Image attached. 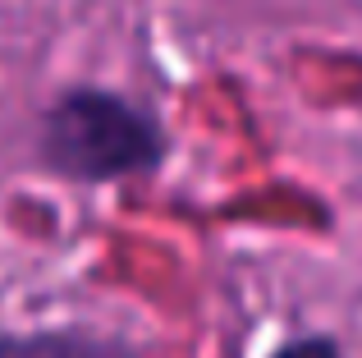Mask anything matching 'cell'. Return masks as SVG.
Wrapping results in <instances>:
<instances>
[{
  "instance_id": "cell-1",
  "label": "cell",
  "mask_w": 362,
  "mask_h": 358,
  "mask_svg": "<svg viewBox=\"0 0 362 358\" xmlns=\"http://www.w3.org/2000/svg\"><path fill=\"white\" fill-rule=\"evenodd\" d=\"M33 156L64 184H119L156 175L170 161V134L142 101L78 83L37 115Z\"/></svg>"
},
{
  "instance_id": "cell-2",
  "label": "cell",
  "mask_w": 362,
  "mask_h": 358,
  "mask_svg": "<svg viewBox=\"0 0 362 358\" xmlns=\"http://www.w3.org/2000/svg\"><path fill=\"white\" fill-rule=\"evenodd\" d=\"M0 358H142V350H133L119 335L46 326V331H0Z\"/></svg>"
},
{
  "instance_id": "cell-3",
  "label": "cell",
  "mask_w": 362,
  "mask_h": 358,
  "mask_svg": "<svg viewBox=\"0 0 362 358\" xmlns=\"http://www.w3.org/2000/svg\"><path fill=\"white\" fill-rule=\"evenodd\" d=\"M266 358H344V350H339L335 335L326 331H308V335H289L284 345H275Z\"/></svg>"
}]
</instances>
